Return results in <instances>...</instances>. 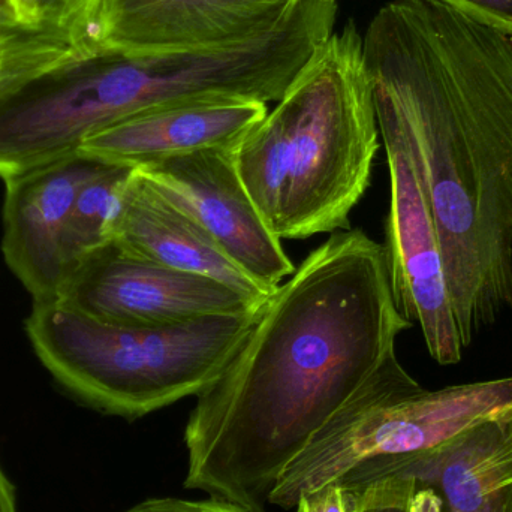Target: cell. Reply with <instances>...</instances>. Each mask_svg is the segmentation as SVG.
Wrapping results in <instances>:
<instances>
[{
	"label": "cell",
	"instance_id": "14",
	"mask_svg": "<svg viewBox=\"0 0 512 512\" xmlns=\"http://www.w3.org/2000/svg\"><path fill=\"white\" fill-rule=\"evenodd\" d=\"M114 242L156 264L218 280L256 303H264L276 291L243 271L194 218L156 191L137 170L129 182Z\"/></svg>",
	"mask_w": 512,
	"mask_h": 512
},
{
	"label": "cell",
	"instance_id": "2",
	"mask_svg": "<svg viewBox=\"0 0 512 512\" xmlns=\"http://www.w3.org/2000/svg\"><path fill=\"white\" fill-rule=\"evenodd\" d=\"M375 104L405 135L444 252L465 349L512 310V165L445 74L427 0H393L363 38Z\"/></svg>",
	"mask_w": 512,
	"mask_h": 512
},
{
	"label": "cell",
	"instance_id": "21",
	"mask_svg": "<svg viewBox=\"0 0 512 512\" xmlns=\"http://www.w3.org/2000/svg\"><path fill=\"white\" fill-rule=\"evenodd\" d=\"M44 9L45 0H0V27L39 29Z\"/></svg>",
	"mask_w": 512,
	"mask_h": 512
},
{
	"label": "cell",
	"instance_id": "4",
	"mask_svg": "<svg viewBox=\"0 0 512 512\" xmlns=\"http://www.w3.org/2000/svg\"><path fill=\"white\" fill-rule=\"evenodd\" d=\"M261 306L147 328L99 321L59 300H33L26 333L45 369L75 399L102 414L138 420L210 387Z\"/></svg>",
	"mask_w": 512,
	"mask_h": 512
},
{
	"label": "cell",
	"instance_id": "22",
	"mask_svg": "<svg viewBox=\"0 0 512 512\" xmlns=\"http://www.w3.org/2000/svg\"><path fill=\"white\" fill-rule=\"evenodd\" d=\"M441 496L430 487L417 486L411 501V512H444Z\"/></svg>",
	"mask_w": 512,
	"mask_h": 512
},
{
	"label": "cell",
	"instance_id": "6",
	"mask_svg": "<svg viewBox=\"0 0 512 512\" xmlns=\"http://www.w3.org/2000/svg\"><path fill=\"white\" fill-rule=\"evenodd\" d=\"M379 134L390 171V210L385 222V254L400 313L423 333L430 357L460 363V337L445 271L444 252L417 165L393 114L375 104Z\"/></svg>",
	"mask_w": 512,
	"mask_h": 512
},
{
	"label": "cell",
	"instance_id": "10",
	"mask_svg": "<svg viewBox=\"0 0 512 512\" xmlns=\"http://www.w3.org/2000/svg\"><path fill=\"white\" fill-rule=\"evenodd\" d=\"M104 165L74 155L3 180V256L33 300L59 297L68 276L65 234L72 206Z\"/></svg>",
	"mask_w": 512,
	"mask_h": 512
},
{
	"label": "cell",
	"instance_id": "7",
	"mask_svg": "<svg viewBox=\"0 0 512 512\" xmlns=\"http://www.w3.org/2000/svg\"><path fill=\"white\" fill-rule=\"evenodd\" d=\"M54 300L99 321L147 328L239 315L262 304L218 280L140 258L116 242L84 256Z\"/></svg>",
	"mask_w": 512,
	"mask_h": 512
},
{
	"label": "cell",
	"instance_id": "11",
	"mask_svg": "<svg viewBox=\"0 0 512 512\" xmlns=\"http://www.w3.org/2000/svg\"><path fill=\"white\" fill-rule=\"evenodd\" d=\"M267 105L234 98L164 105L96 132L81 144L78 155L102 164L140 168L201 150H237L267 116Z\"/></svg>",
	"mask_w": 512,
	"mask_h": 512
},
{
	"label": "cell",
	"instance_id": "13",
	"mask_svg": "<svg viewBox=\"0 0 512 512\" xmlns=\"http://www.w3.org/2000/svg\"><path fill=\"white\" fill-rule=\"evenodd\" d=\"M448 81L487 140L512 165V35L427 0Z\"/></svg>",
	"mask_w": 512,
	"mask_h": 512
},
{
	"label": "cell",
	"instance_id": "23",
	"mask_svg": "<svg viewBox=\"0 0 512 512\" xmlns=\"http://www.w3.org/2000/svg\"><path fill=\"white\" fill-rule=\"evenodd\" d=\"M15 490L5 472L0 468V512H17Z\"/></svg>",
	"mask_w": 512,
	"mask_h": 512
},
{
	"label": "cell",
	"instance_id": "5",
	"mask_svg": "<svg viewBox=\"0 0 512 512\" xmlns=\"http://www.w3.org/2000/svg\"><path fill=\"white\" fill-rule=\"evenodd\" d=\"M511 414L512 378L429 391L397 358L288 466L268 504L292 510L304 493L340 480L355 466L424 453Z\"/></svg>",
	"mask_w": 512,
	"mask_h": 512
},
{
	"label": "cell",
	"instance_id": "19",
	"mask_svg": "<svg viewBox=\"0 0 512 512\" xmlns=\"http://www.w3.org/2000/svg\"><path fill=\"white\" fill-rule=\"evenodd\" d=\"M355 499L357 492L333 481L313 492L304 493L295 505V512H354Z\"/></svg>",
	"mask_w": 512,
	"mask_h": 512
},
{
	"label": "cell",
	"instance_id": "20",
	"mask_svg": "<svg viewBox=\"0 0 512 512\" xmlns=\"http://www.w3.org/2000/svg\"><path fill=\"white\" fill-rule=\"evenodd\" d=\"M125 512H252L233 502L210 498L186 501L179 498H152L134 505Z\"/></svg>",
	"mask_w": 512,
	"mask_h": 512
},
{
	"label": "cell",
	"instance_id": "9",
	"mask_svg": "<svg viewBox=\"0 0 512 512\" xmlns=\"http://www.w3.org/2000/svg\"><path fill=\"white\" fill-rule=\"evenodd\" d=\"M194 218L243 271L274 289L295 267L243 185L236 150H201L135 168Z\"/></svg>",
	"mask_w": 512,
	"mask_h": 512
},
{
	"label": "cell",
	"instance_id": "1",
	"mask_svg": "<svg viewBox=\"0 0 512 512\" xmlns=\"http://www.w3.org/2000/svg\"><path fill=\"white\" fill-rule=\"evenodd\" d=\"M400 313L384 245L330 234L264 301L185 429V487L265 512L288 466L397 360Z\"/></svg>",
	"mask_w": 512,
	"mask_h": 512
},
{
	"label": "cell",
	"instance_id": "18",
	"mask_svg": "<svg viewBox=\"0 0 512 512\" xmlns=\"http://www.w3.org/2000/svg\"><path fill=\"white\" fill-rule=\"evenodd\" d=\"M96 3L98 0H45L41 27L78 32L89 20Z\"/></svg>",
	"mask_w": 512,
	"mask_h": 512
},
{
	"label": "cell",
	"instance_id": "16",
	"mask_svg": "<svg viewBox=\"0 0 512 512\" xmlns=\"http://www.w3.org/2000/svg\"><path fill=\"white\" fill-rule=\"evenodd\" d=\"M417 481L409 475H390L372 481L357 492L354 512H411Z\"/></svg>",
	"mask_w": 512,
	"mask_h": 512
},
{
	"label": "cell",
	"instance_id": "15",
	"mask_svg": "<svg viewBox=\"0 0 512 512\" xmlns=\"http://www.w3.org/2000/svg\"><path fill=\"white\" fill-rule=\"evenodd\" d=\"M134 170L105 164L81 186L65 234L68 274L84 256L110 245L116 239Z\"/></svg>",
	"mask_w": 512,
	"mask_h": 512
},
{
	"label": "cell",
	"instance_id": "3",
	"mask_svg": "<svg viewBox=\"0 0 512 512\" xmlns=\"http://www.w3.org/2000/svg\"><path fill=\"white\" fill-rule=\"evenodd\" d=\"M379 126L354 21L333 33L236 150L246 191L280 240L349 230Z\"/></svg>",
	"mask_w": 512,
	"mask_h": 512
},
{
	"label": "cell",
	"instance_id": "8",
	"mask_svg": "<svg viewBox=\"0 0 512 512\" xmlns=\"http://www.w3.org/2000/svg\"><path fill=\"white\" fill-rule=\"evenodd\" d=\"M301 0H98L81 30L128 56L216 50L282 27Z\"/></svg>",
	"mask_w": 512,
	"mask_h": 512
},
{
	"label": "cell",
	"instance_id": "25",
	"mask_svg": "<svg viewBox=\"0 0 512 512\" xmlns=\"http://www.w3.org/2000/svg\"><path fill=\"white\" fill-rule=\"evenodd\" d=\"M0 63H2V44H0Z\"/></svg>",
	"mask_w": 512,
	"mask_h": 512
},
{
	"label": "cell",
	"instance_id": "24",
	"mask_svg": "<svg viewBox=\"0 0 512 512\" xmlns=\"http://www.w3.org/2000/svg\"><path fill=\"white\" fill-rule=\"evenodd\" d=\"M507 441H508V447H510L511 454H512V415L510 418H508V421H507Z\"/></svg>",
	"mask_w": 512,
	"mask_h": 512
},
{
	"label": "cell",
	"instance_id": "12",
	"mask_svg": "<svg viewBox=\"0 0 512 512\" xmlns=\"http://www.w3.org/2000/svg\"><path fill=\"white\" fill-rule=\"evenodd\" d=\"M511 415L477 424L424 453L355 466L337 481L357 490L390 475H409L435 490L447 512H512Z\"/></svg>",
	"mask_w": 512,
	"mask_h": 512
},
{
	"label": "cell",
	"instance_id": "17",
	"mask_svg": "<svg viewBox=\"0 0 512 512\" xmlns=\"http://www.w3.org/2000/svg\"><path fill=\"white\" fill-rule=\"evenodd\" d=\"M466 17L512 35V0H435Z\"/></svg>",
	"mask_w": 512,
	"mask_h": 512
}]
</instances>
